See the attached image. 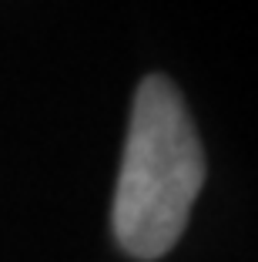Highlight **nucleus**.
<instances>
[{
    "instance_id": "1",
    "label": "nucleus",
    "mask_w": 258,
    "mask_h": 262,
    "mask_svg": "<svg viewBox=\"0 0 258 262\" xmlns=\"http://www.w3.org/2000/svg\"><path fill=\"white\" fill-rule=\"evenodd\" d=\"M205 182V155L178 88L161 74L141 81L131 108L114 235L134 259H158L181 239Z\"/></svg>"
}]
</instances>
